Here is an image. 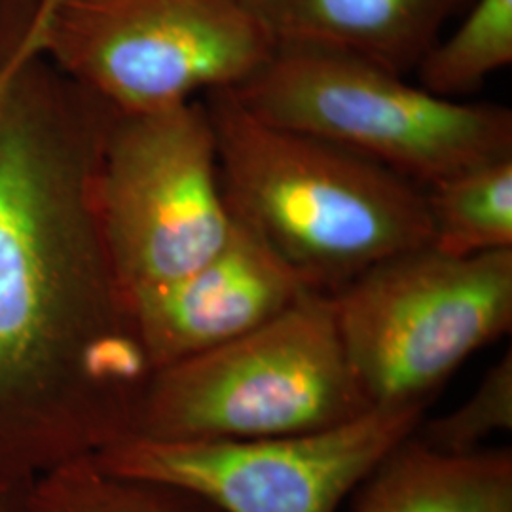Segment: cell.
Listing matches in <instances>:
<instances>
[{
    "instance_id": "cell-1",
    "label": "cell",
    "mask_w": 512,
    "mask_h": 512,
    "mask_svg": "<svg viewBox=\"0 0 512 512\" xmlns=\"http://www.w3.org/2000/svg\"><path fill=\"white\" fill-rule=\"evenodd\" d=\"M110 107L29 61L0 107V488L133 435L154 368L99 224Z\"/></svg>"
},
{
    "instance_id": "cell-2",
    "label": "cell",
    "mask_w": 512,
    "mask_h": 512,
    "mask_svg": "<svg viewBox=\"0 0 512 512\" xmlns=\"http://www.w3.org/2000/svg\"><path fill=\"white\" fill-rule=\"evenodd\" d=\"M230 213L311 291L334 294L385 258L431 245L421 184L327 139L255 116L232 90L202 97Z\"/></svg>"
},
{
    "instance_id": "cell-3",
    "label": "cell",
    "mask_w": 512,
    "mask_h": 512,
    "mask_svg": "<svg viewBox=\"0 0 512 512\" xmlns=\"http://www.w3.org/2000/svg\"><path fill=\"white\" fill-rule=\"evenodd\" d=\"M232 92L258 118L355 150L423 188L512 156L507 107L444 99L327 46L277 42L266 65Z\"/></svg>"
},
{
    "instance_id": "cell-4",
    "label": "cell",
    "mask_w": 512,
    "mask_h": 512,
    "mask_svg": "<svg viewBox=\"0 0 512 512\" xmlns=\"http://www.w3.org/2000/svg\"><path fill=\"white\" fill-rule=\"evenodd\" d=\"M370 408L342 346L332 296L308 291L264 327L154 370L129 439L296 435Z\"/></svg>"
},
{
    "instance_id": "cell-5",
    "label": "cell",
    "mask_w": 512,
    "mask_h": 512,
    "mask_svg": "<svg viewBox=\"0 0 512 512\" xmlns=\"http://www.w3.org/2000/svg\"><path fill=\"white\" fill-rule=\"evenodd\" d=\"M332 296L349 366L372 406L429 403L512 325V249L385 258Z\"/></svg>"
},
{
    "instance_id": "cell-6",
    "label": "cell",
    "mask_w": 512,
    "mask_h": 512,
    "mask_svg": "<svg viewBox=\"0 0 512 512\" xmlns=\"http://www.w3.org/2000/svg\"><path fill=\"white\" fill-rule=\"evenodd\" d=\"M275 38L247 0H44L42 55L114 110L234 90Z\"/></svg>"
},
{
    "instance_id": "cell-7",
    "label": "cell",
    "mask_w": 512,
    "mask_h": 512,
    "mask_svg": "<svg viewBox=\"0 0 512 512\" xmlns=\"http://www.w3.org/2000/svg\"><path fill=\"white\" fill-rule=\"evenodd\" d=\"M95 200L128 300L183 277L213 255L230 232L232 213L202 99L162 109H110Z\"/></svg>"
},
{
    "instance_id": "cell-8",
    "label": "cell",
    "mask_w": 512,
    "mask_h": 512,
    "mask_svg": "<svg viewBox=\"0 0 512 512\" xmlns=\"http://www.w3.org/2000/svg\"><path fill=\"white\" fill-rule=\"evenodd\" d=\"M429 403L372 406L296 435L236 440H120L95 454L116 473L169 484L219 512H336L420 425Z\"/></svg>"
},
{
    "instance_id": "cell-9",
    "label": "cell",
    "mask_w": 512,
    "mask_h": 512,
    "mask_svg": "<svg viewBox=\"0 0 512 512\" xmlns=\"http://www.w3.org/2000/svg\"><path fill=\"white\" fill-rule=\"evenodd\" d=\"M311 291L251 224L232 215L219 249L183 277L129 296L154 370L264 327Z\"/></svg>"
},
{
    "instance_id": "cell-10",
    "label": "cell",
    "mask_w": 512,
    "mask_h": 512,
    "mask_svg": "<svg viewBox=\"0 0 512 512\" xmlns=\"http://www.w3.org/2000/svg\"><path fill=\"white\" fill-rule=\"evenodd\" d=\"M473 0H247L275 42L365 57L406 76Z\"/></svg>"
},
{
    "instance_id": "cell-11",
    "label": "cell",
    "mask_w": 512,
    "mask_h": 512,
    "mask_svg": "<svg viewBox=\"0 0 512 512\" xmlns=\"http://www.w3.org/2000/svg\"><path fill=\"white\" fill-rule=\"evenodd\" d=\"M365 482L355 512H512L511 448L442 454L412 433Z\"/></svg>"
},
{
    "instance_id": "cell-12",
    "label": "cell",
    "mask_w": 512,
    "mask_h": 512,
    "mask_svg": "<svg viewBox=\"0 0 512 512\" xmlns=\"http://www.w3.org/2000/svg\"><path fill=\"white\" fill-rule=\"evenodd\" d=\"M6 512H219L202 497L116 473L93 456L71 459L12 490Z\"/></svg>"
},
{
    "instance_id": "cell-13",
    "label": "cell",
    "mask_w": 512,
    "mask_h": 512,
    "mask_svg": "<svg viewBox=\"0 0 512 512\" xmlns=\"http://www.w3.org/2000/svg\"><path fill=\"white\" fill-rule=\"evenodd\" d=\"M431 247L452 256L512 249V156L425 186Z\"/></svg>"
},
{
    "instance_id": "cell-14",
    "label": "cell",
    "mask_w": 512,
    "mask_h": 512,
    "mask_svg": "<svg viewBox=\"0 0 512 512\" xmlns=\"http://www.w3.org/2000/svg\"><path fill=\"white\" fill-rule=\"evenodd\" d=\"M458 29L423 55L418 82L427 92L459 99L512 63V0H473Z\"/></svg>"
},
{
    "instance_id": "cell-15",
    "label": "cell",
    "mask_w": 512,
    "mask_h": 512,
    "mask_svg": "<svg viewBox=\"0 0 512 512\" xmlns=\"http://www.w3.org/2000/svg\"><path fill=\"white\" fill-rule=\"evenodd\" d=\"M512 429L511 349L495 363L476 385L467 401L448 414L420 421L414 439L442 454H473L486 442Z\"/></svg>"
},
{
    "instance_id": "cell-16",
    "label": "cell",
    "mask_w": 512,
    "mask_h": 512,
    "mask_svg": "<svg viewBox=\"0 0 512 512\" xmlns=\"http://www.w3.org/2000/svg\"><path fill=\"white\" fill-rule=\"evenodd\" d=\"M25 65H27V63H25ZM25 65H23V67H25ZM23 67H21V69H23ZM21 69H6V67H0V107H2L4 99H6V95H8V90L12 88L16 76L21 73Z\"/></svg>"
},
{
    "instance_id": "cell-17",
    "label": "cell",
    "mask_w": 512,
    "mask_h": 512,
    "mask_svg": "<svg viewBox=\"0 0 512 512\" xmlns=\"http://www.w3.org/2000/svg\"><path fill=\"white\" fill-rule=\"evenodd\" d=\"M12 490H2L0 488V512L8 511V501H10Z\"/></svg>"
}]
</instances>
